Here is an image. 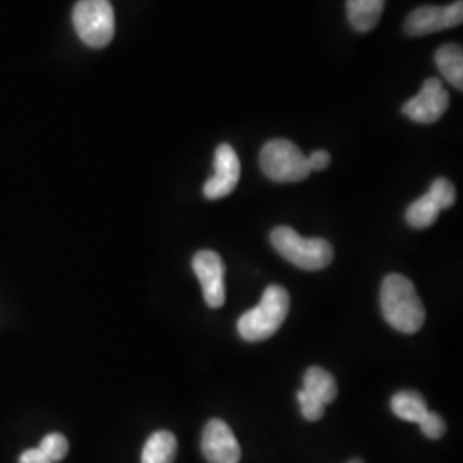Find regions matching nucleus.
I'll list each match as a JSON object with an SVG mask.
<instances>
[{"mask_svg": "<svg viewBox=\"0 0 463 463\" xmlns=\"http://www.w3.org/2000/svg\"><path fill=\"white\" fill-rule=\"evenodd\" d=\"M298 405H300V414H302V417H304L306 420L316 422V420L323 419V415H325V405H323L319 400L311 397V395L306 393L304 390H298Z\"/></svg>", "mask_w": 463, "mask_h": 463, "instance_id": "6ab92c4d", "label": "nucleus"}, {"mask_svg": "<svg viewBox=\"0 0 463 463\" xmlns=\"http://www.w3.org/2000/svg\"><path fill=\"white\" fill-rule=\"evenodd\" d=\"M436 67L439 69L441 76L448 83L453 84L457 90H463V50L460 45L448 43L438 49L436 55Z\"/></svg>", "mask_w": 463, "mask_h": 463, "instance_id": "ddd939ff", "label": "nucleus"}, {"mask_svg": "<svg viewBox=\"0 0 463 463\" xmlns=\"http://www.w3.org/2000/svg\"><path fill=\"white\" fill-rule=\"evenodd\" d=\"M261 170L275 183H300L309 177L307 156L287 139L268 141L260 155Z\"/></svg>", "mask_w": 463, "mask_h": 463, "instance_id": "39448f33", "label": "nucleus"}, {"mask_svg": "<svg viewBox=\"0 0 463 463\" xmlns=\"http://www.w3.org/2000/svg\"><path fill=\"white\" fill-rule=\"evenodd\" d=\"M463 21V2L457 0L447 7L426 5L412 11L405 19V33L409 36H424V34L443 32L447 28L460 26Z\"/></svg>", "mask_w": 463, "mask_h": 463, "instance_id": "423d86ee", "label": "nucleus"}, {"mask_svg": "<svg viewBox=\"0 0 463 463\" xmlns=\"http://www.w3.org/2000/svg\"><path fill=\"white\" fill-rule=\"evenodd\" d=\"M384 0H347V16L354 30L365 33L378 26Z\"/></svg>", "mask_w": 463, "mask_h": 463, "instance_id": "9b49d317", "label": "nucleus"}, {"mask_svg": "<svg viewBox=\"0 0 463 463\" xmlns=\"http://www.w3.org/2000/svg\"><path fill=\"white\" fill-rule=\"evenodd\" d=\"M428 194L441 210L451 208L455 204V199H457L455 185L445 177H439V179H436L434 183L430 184Z\"/></svg>", "mask_w": 463, "mask_h": 463, "instance_id": "a211bd4d", "label": "nucleus"}, {"mask_svg": "<svg viewBox=\"0 0 463 463\" xmlns=\"http://www.w3.org/2000/svg\"><path fill=\"white\" fill-rule=\"evenodd\" d=\"M38 448L50 462L55 463L64 460V457L69 451V443H67L66 436H62L59 432H52L40 441Z\"/></svg>", "mask_w": 463, "mask_h": 463, "instance_id": "f3484780", "label": "nucleus"}, {"mask_svg": "<svg viewBox=\"0 0 463 463\" xmlns=\"http://www.w3.org/2000/svg\"><path fill=\"white\" fill-rule=\"evenodd\" d=\"M306 393H309L311 397H315L316 400H319L325 407L331 403L336 393H338V388H336V381L331 376L330 373L323 367H309L304 374V388H302Z\"/></svg>", "mask_w": 463, "mask_h": 463, "instance_id": "4468645a", "label": "nucleus"}, {"mask_svg": "<svg viewBox=\"0 0 463 463\" xmlns=\"http://www.w3.org/2000/svg\"><path fill=\"white\" fill-rule=\"evenodd\" d=\"M449 97L447 88L438 78H430L414 99H409L402 112L419 124H434L447 114Z\"/></svg>", "mask_w": 463, "mask_h": 463, "instance_id": "0eeeda50", "label": "nucleus"}, {"mask_svg": "<svg viewBox=\"0 0 463 463\" xmlns=\"http://www.w3.org/2000/svg\"><path fill=\"white\" fill-rule=\"evenodd\" d=\"M381 311L386 323L402 333H417L426 321V309L415 285L403 275L392 273L381 285Z\"/></svg>", "mask_w": 463, "mask_h": 463, "instance_id": "f257e3e1", "label": "nucleus"}, {"mask_svg": "<svg viewBox=\"0 0 463 463\" xmlns=\"http://www.w3.org/2000/svg\"><path fill=\"white\" fill-rule=\"evenodd\" d=\"M193 269L203 287L204 302L218 309L225 304V265L215 250L204 249L193 258Z\"/></svg>", "mask_w": 463, "mask_h": 463, "instance_id": "6e6552de", "label": "nucleus"}, {"mask_svg": "<svg viewBox=\"0 0 463 463\" xmlns=\"http://www.w3.org/2000/svg\"><path fill=\"white\" fill-rule=\"evenodd\" d=\"M78 36L91 49L107 47L116 33V16L110 0H80L72 13Z\"/></svg>", "mask_w": 463, "mask_h": 463, "instance_id": "20e7f679", "label": "nucleus"}, {"mask_svg": "<svg viewBox=\"0 0 463 463\" xmlns=\"http://www.w3.org/2000/svg\"><path fill=\"white\" fill-rule=\"evenodd\" d=\"M392 411L397 415L398 419L407 420V422H420V419L428 414V403L424 397L412 390H405V392H398L397 395H393L392 402Z\"/></svg>", "mask_w": 463, "mask_h": 463, "instance_id": "2eb2a0df", "label": "nucleus"}, {"mask_svg": "<svg viewBox=\"0 0 463 463\" xmlns=\"http://www.w3.org/2000/svg\"><path fill=\"white\" fill-rule=\"evenodd\" d=\"M441 213V208L430 198V194H424L422 198L414 201L407 212H405V220L411 227L414 229H428L430 227L438 216Z\"/></svg>", "mask_w": 463, "mask_h": 463, "instance_id": "dca6fc26", "label": "nucleus"}, {"mask_svg": "<svg viewBox=\"0 0 463 463\" xmlns=\"http://www.w3.org/2000/svg\"><path fill=\"white\" fill-rule=\"evenodd\" d=\"M215 174L210 177L203 193L208 199H222L229 196L232 191L237 187L241 179V162L231 145L223 143L215 151Z\"/></svg>", "mask_w": 463, "mask_h": 463, "instance_id": "9d476101", "label": "nucleus"}, {"mask_svg": "<svg viewBox=\"0 0 463 463\" xmlns=\"http://www.w3.org/2000/svg\"><path fill=\"white\" fill-rule=\"evenodd\" d=\"M19 463H52L49 458L40 451V448H30L21 453Z\"/></svg>", "mask_w": 463, "mask_h": 463, "instance_id": "4be33fe9", "label": "nucleus"}, {"mask_svg": "<svg viewBox=\"0 0 463 463\" xmlns=\"http://www.w3.org/2000/svg\"><path fill=\"white\" fill-rule=\"evenodd\" d=\"M331 156L328 151L325 149H317L315 153H311V156H307V164L311 172L313 170H325L326 166L330 165Z\"/></svg>", "mask_w": 463, "mask_h": 463, "instance_id": "412c9836", "label": "nucleus"}, {"mask_svg": "<svg viewBox=\"0 0 463 463\" xmlns=\"http://www.w3.org/2000/svg\"><path fill=\"white\" fill-rule=\"evenodd\" d=\"M177 455V439L168 430L153 432L143 448L141 463H174Z\"/></svg>", "mask_w": 463, "mask_h": 463, "instance_id": "f8f14e48", "label": "nucleus"}, {"mask_svg": "<svg viewBox=\"0 0 463 463\" xmlns=\"http://www.w3.org/2000/svg\"><path fill=\"white\" fill-rule=\"evenodd\" d=\"M271 246L277 249L288 263L316 271L323 269L333 261V246L325 239H306L290 227H277L269 235Z\"/></svg>", "mask_w": 463, "mask_h": 463, "instance_id": "7ed1b4c3", "label": "nucleus"}, {"mask_svg": "<svg viewBox=\"0 0 463 463\" xmlns=\"http://www.w3.org/2000/svg\"><path fill=\"white\" fill-rule=\"evenodd\" d=\"M290 309L288 292L280 285H269L260 304L241 316L237 331L246 342H263L280 330Z\"/></svg>", "mask_w": 463, "mask_h": 463, "instance_id": "f03ea898", "label": "nucleus"}, {"mask_svg": "<svg viewBox=\"0 0 463 463\" xmlns=\"http://www.w3.org/2000/svg\"><path fill=\"white\" fill-rule=\"evenodd\" d=\"M201 449L210 463L241 462V447L227 422L212 419L203 430Z\"/></svg>", "mask_w": 463, "mask_h": 463, "instance_id": "1a4fd4ad", "label": "nucleus"}, {"mask_svg": "<svg viewBox=\"0 0 463 463\" xmlns=\"http://www.w3.org/2000/svg\"><path fill=\"white\" fill-rule=\"evenodd\" d=\"M419 426H420L422 434L430 439H441L447 432V424H445L443 417L436 412H430V411H428V414L420 419Z\"/></svg>", "mask_w": 463, "mask_h": 463, "instance_id": "aec40b11", "label": "nucleus"}, {"mask_svg": "<svg viewBox=\"0 0 463 463\" xmlns=\"http://www.w3.org/2000/svg\"><path fill=\"white\" fill-rule=\"evenodd\" d=\"M348 463H364V462H363V460H359V458H355V460H352V462H348Z\"/></svg>", "mask_w": 463, "mask_h": 463, "instance_id": "5701e85b", "label": "nucleus"}]
</instances>
